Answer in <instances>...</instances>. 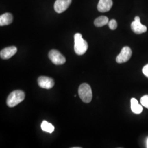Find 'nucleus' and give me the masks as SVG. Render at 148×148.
<instances>
[{"label":"nucleus","mask_w":148,"mask_h":148,"mask_svg":"<svg viewBox=\"0 0 148 148\" xmlns=\"http://www.w3.org/2000/svg\"><path fill=\"white\" fill-rule=\"evenodd\" d=\"M131 29L133 32L137 34H140L147 32V28L145 25H142L140 23V18L136 16L134 18V21L131 24Z\"/></svg>","instance_id":"423d86ee"},{"label":"nucleus","mask_w":148,"mask_h":148,"mask_svg":"<svg viewBox=\"0 0 148 148\" xmlns=\"http://www.w3.org/2000/svg\"><path fill=\"white\" fill-rule=\"evenodd\" d=\"M17 52V48L15 46H11L3 49L0 53L1 58L3 59L11 58Z\"/></svg>","instance_id":"1a4fd4ad"},{"label":"nucleus","mask_w":148,"mask_h":148,"mask_svg":"<svg viewBox=\"0 0 148 148\" xmlns=\"http://www.w3.org/2000/svg\"><path fill=\"white\" fill-rule=\"evenodd\" d=\"M41 127L42 131L49 133H52L54 130V127L53 125L46 121H43L42 122Z\"/></svg>","instance_id":"4468645a"},{"label":"nucleus","mask_w":148,"mask_h":148,"mask_svg":"<svg viewBox=\"0 0 148 148\" xmlns=\"http://www.w3.org/2000/svg\"><path fill=\"white\" fill-rule=\"evenodd\" d=\"M108 25L111 30H114L116 29L117 27V21L115 19H111L110 21H109Z\"/></svg>","instance_id":"2eb2a0df"},{"label":"nucleus","mask_w":148,"mask_h":148,"mask_svg":"<svg viewBox=\"0 0 148 148\" xmlns=\"http://www.w3.org/2000/svg\"><path fill=\"white\" fill-rule=\"evenodd\" d=\"M132 52L130 48L128 46H125L122 49L121 52L117 56L116 61L117 63L121 64L126 63L128 61L131 56Z\"/></svg>","instance_id":"20e7f679"},{"label":"nucleus","mask_w":148,"mask_h":148,"mask_svg":"<svg viewBox=\"0 0 148 148\" xmlns=\"http://www.w3.org/2000/svg\"><path fill=\"white\" fill-rule=\"evenodd\" d=\"M147 147L148 148V138L147 139Z\"/></svg>","instance_id":"a211bd4d"},{"label":"nucleus","mask_w":148,"mask_h":148,"mask_svg":"<svg viewBox=\"0 0 148 148\" xmlns=\"http://www.w3.org/2000/svg\"><path fill=\"white\" fill-rule=\"evenodd\" d=\"M140 103L143 106L148 109V95L143 96L140 99Z\"/></svg>","instance_id":"dca6fc26"},{"label":"nucleus","mask_w":148,"mask_h":148,"mask_svg":"<svg viewBox=\"0 0 148 148\" xmlns=\"http://www.w3.org/2000/svg\"><path fill=\"white\" fill-rule=\"evenodd\" d=\"M49 59L56 65H63L65 63L66 59L57 50L52 49L48 54Z\"/></svg>","instance_id":"39448f33"},{"label":"nucleus","mask_w":148,"mask_h":148,"mask_svg":"<svg viewBox=\"0 0 148 148\" xmlns=\"http://www.w3.org/2000/svg\"><path fill=\"white\" fill-rule=\"evenodd\" d=\"M74 51L76 54L81 56L86 52L88 45L81 34L77 33L74 35Z\"/></svg>","instance_id":"f257e3e1"},{"label":"nucleus","mask_w":148,"mask_h":148,"mask_svg":"<svg viewBox=\"0 0 148 148\" xmlns=\"http://www.w3.org/2000/svg\"><path fill=\"white\" fill-rule=\"evenodd\" d=\"M131 108L133 113L136 114H140L143 111V106L139 104L136 99L133 98L131 100Z\"/></svg>","instance_id":"9b49d317"},{"label":"nucleus","mask_w":148,"mask_h":148,"mask_svg":"<svg viewBox=\"0 0 148 148\" xmlns=\"http://www.w3.org/2000/svg\"><path fill=\"white\" fill-rule=\"evenodd\" d=\"M25 99V93L21 90H16L8 95L7 99V104L9 107H14Z\"/></svg>","instance_id":"f03ea898"},{"label":"nucleus","mask_w":148,"mask_h":148,"mask_svg":"<svg viewBox=\"0 0 148 148\" xmlns=\"http://www.w3.org/2000/svg\"><path fill=\"white\" fill-rule=\"evenodd\" d=\"M71 2L72 0H56L54 5V10L58 13H62L68 9Z\"/></svg>","instance_id":"0eeeda50"},{"label":"nucleus","mask_w":148,"mask_h":148,"mask_svg":"<svg viewBox=\"0 0 148 148\" xmlns=\"http://www.w3.org/2000/svg\"><path fill=\"white\" fill-rule=\"evenodd\" d=\"M142 71L144 75L148 78V64L143 67Z\"/></svg>","instance_id":"f3484780"},{"label":"nucleus","mask_w":148,"mask_h":148,"mask_svg":"<svg viewBox=\"0 0 148 148\" xmlns=\"http://www.w3.org/2000/svg\"><path fill=\"white\" fill-rule=\"evenodd\" d=\"M113 5L112 0H99L97 5L98 11L100 12H106L110 11Z\"/></svg>","instance_id":"9d476101"},{"label":"nucleus","mask_w":148,"mask_h":148,"mask_svg":"<svg viewBox=\"0 0 148 148\" xmlns=\"http://www.w3.org/2000/svg\"><path fill=\"white\" fill-rule=\"evenodd\" d=\"M109 23V19L106 16H101L97 18L94 21L95 27H101L106 25Z\"/></svg>","instance_id":"ddd939ff"},{"label":"nucleus","mask_w":148,"mask_h":148,"mask_svg":"<svg viewBox=\"0 0 148 148\" xmlns=\"http://www.w3.org/2000/svg\"><path fill=\"white\" fill-rule=\"evenodd\" d=\"M79 95L81 99L86 103H90L92 99V91L90 85L87 84H82L79 86Z\"/></svg>","instance_id":"7ed1b4c3"},{"label":"nucleus","mask_w":148,"mask_h":148,"mask_svg":"<svg viewBox=\"0 0 148 148\" xmlns=\"http://www.w3.org/2000/svg\"><path fill=\"white\" fill-rule=\"evenodd\" d=\"M13 21V16L11 13H6L0 16V25L1 27L7 25Z\"/></svg>","instance_id":"f8f14e48"},{"label":"nucleus","mask_w":148,"mask_h":148,"mask_svg":"<svg viewBox=\"0 0 148 148\" xmlns=\"http://www.w3.org/2000/svg\"><path fill=\"white\" fill-rule=\"evenodd\" d=\"M37 82L40 87L47 90L52 88L54 85V80L52 78L48 77L47 76L40 77L38 79Z\"/></svg>","instance_id":"6e6552de"}]
</instances>
